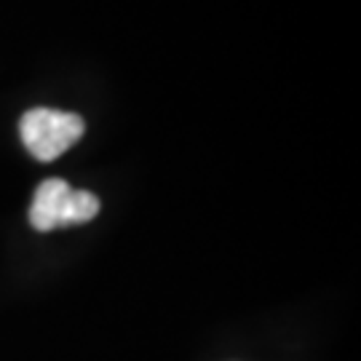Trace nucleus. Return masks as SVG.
I'll list each match as a JSON object with an SVG mask.
<instances>
[{
	"label": "nucleus",
	"instance_id": "f257e3e1",
	"mask_svg": "<svg viewBox=\"0 0 361 361\" xmlns=\"http://www.w3.org/2000/svg\"><path fill=\"white\" fill-rule=\"evenodd\" d=\"M99 214V198L89 190H75L65 180H46L35 190L30 207V225L40 233L65 225H80Z\"/></svg>",
	"mask_w": 361,
	"mask_h": 361
},
{
	"label": "nucleus",
	"instance_id": "f03ea898",
	"mask_svg": "<svg viewBox=\"0 0 361 361\" xmlns=\"http://www.w3.org/2000/svg\"><path fill=\"white\" fill-rule=\"evenodd\" d=\"M83 118L51 107H35L19 121L22 142L38 161H56L83 137Z\"/></svg>",
	"mask_w": 361,
	"mask_h": 361
}]
</instances>
